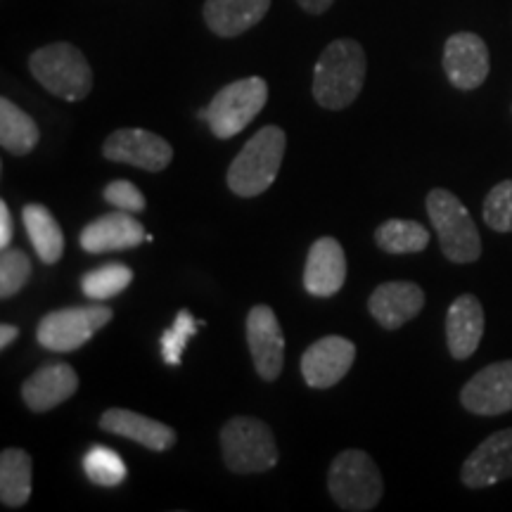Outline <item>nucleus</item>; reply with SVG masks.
Returning a JSON list of instances; mask_svg holds the SVG:
<instances>
[{"label": "nucleus", "instance_id": "5", "mask_svg": "<svg viewBox=\"0 0 512 512\" xmlns=\"http://www.w3.org/2000/svg\"><path fill=\"white\" fill-rule=\"evenodd\" d=\"M425 204L446 259L453 264H475L482 256V238L465 204L444 188L430 190Z\"/></svg>", "mask_w": 512, "mask_h": 512}, {"label": "nucleus", "instance_id": "8", "mask_svg": "<svg viewBox=\"0 0 512 512\" xmlns=\"http://www.w3.org/2000/svg\"><path fill=\"white\" fill-rule=\"evenodd\" d=\"M112 318L114 311L98 304L57 309L38 323L36 339L43 349L69 354V351L86 347V342H91L95 332L105 328Z\"/></svg>", "mask_w": 512, "mask_h": 512}, {"label": "nucleus", "instance_id": "14", "mask_svg": "<svg viewBox=\"0 0 512 512\" xmlns=\"http://www.w3.org/2000/svg\"><path fill=\"white\" fill-rule=\"evenodd\" d=\"M512 477V427L486 437L467 456L460 470V482L467 489H486Z\"/></svg>", "mask_w": 512, "mask_h": 512}, {"label": "nucleus", "instance_id": "4", "mask_svg": "<svg viewBox=\"0 0 512 512\" xmlns=\"http://www.w3.org/2000/svg\"><path fill=\"white\" fill-rule=\"evenodd\" d=\"M223 463L235 475H259L278 465V446L264 420L238 415L221 427Z\"/></svg>", "mask_w": 512, "mask_h": 512}, {"label": "nucleus", "instance_id": "7", "mask_svg": "<svg viewBox=\"0 0 512 512\" xmlns=\"http://www.w3.org/2000/svg\"><path fill=\"white\" fill-rule=\"evenodd\" d=\"M268 100V83L261 76H249L223 86L200 117L219 140L235 138L252 124Z\"/></svg>", "mask_w": 512, "mask_h": 512}, {"label": "nucleus", "instance_id": "12", "mask_svg": "<svg viewBox=\"0 0 512 512\" xmlns=\"http://www.w3.org/2000/svg\"><path fill=\"white\" fill-rule=\"evenodd\" d=\"M460 403L465 411L494 418L512 411V361H498L486 366L460 389Z\"/></svg>", "mask_w": 512, "mask_h": 512}, {"label": "nucleus", "instance_id": "19", "mask_svg": "<svg viewBox=\"0 0 512 512\" xmlns=\"http://www.w3.org/2000/svg\"><path fill=\"white\" fill-rule=\"evenodd\" d=\"M484 306L475 294H460L446 313V344L456 361H467L484 337Z\"/></svg>", "mask_w": 512, "mask_h": 512}, {"label": "nucleus", "instance_id": "16", "mask_svg": "<svg viewBox=\"0 0 512 512\" xmlns=\"http://www.w3.org/2000/svg\"><path fill=\"white\" fill-rule=\"evenodd\" d=\"M347 283V256L335 238H318L304 266V290L313 297H332Z\"/></svg>", "mask_w": 512, "mask_h": 512}, {"label": "nucleus", "instance_id": "1", "mask_svg": "<svg viewBox=\"0 0 512 512\" xmlns=\"http://www.w3.org/2000/svg\"><path fill=\"white\" fill-rule=\"evenodd\" d=\"M368 57L354 38H337L325 46L313 67V100L323 110H347L366 86Z\"/></svg>", "mask_w": 512, "mask_h": 512}, {"label": "nucleus", "instance_id": "18", "mask_svg": "<svg viewBox=\"0 0 512 512\" xmlns=\"http://www.w3.org/2000/svg\"><path fill=\"white\" fill-rule=\"evenodd\" d=\"M145 238L147 235L140 221L133 219V214H128V211L119 209L88 223L81 230V247L88 254L124 252V249L143 245Z\"/></svg>", "mask_w": 512, "mask_h": 512}, {"label": "nucleus", "instance_id": "17", "mask_svg": "<svg viewBox=\"0 0 512 512\" xmlns=\"http://www.w3.org/2000/svg\"><path fill=\"white\" fill-rule=\"evenodd\" d=\"M79 389V375L67 363H48L31 373L22 384V399L34 413H48Z\"/></svg>", "mask_w": 512, "mask_h": 512}, {"label": "nucleus", "instance_id": "13", "mask_svg": "<svg viewBox=\"0 0 512 512\" xmlns=\"http://www.w3.org/2000/svg\"><path fill=\"white\" fill-rule=\"evenodd\" d=\"M356 361V347L347 337L330 335L313 342L302 354V377L311 389H330L344 380Z\"/></svg>", "mask_w": 512, "mask_h": 512}, {"label": "nucleus", "instance_id": "25", "mask_svg": "<svg viewBox=\"0 0 512 512\" xmlns=\"http://www.w3.org/2000/svg\"><path fill=\"white\" fill-rule=\"evenodd\" d=\"M375 245L387 254H418L430 245V233L418 221L389 219L375 230Z\"/></svg>", "mask_w": 512, "mask_h": 512}, {"label": "nucleus", "instance_id": "10", "mask_svg": "<svg viewBox=\"0 0 512 512\" xmlns=\"http://www.w3.org/2000/svg\"><path fill=\"white\" fill-rule=\"evenodd\" d=\"M247 347L256 375L266 382L278 380L285 366V335L271 306H254L247 313Z\"/></svg>", "mask_w": 512, "mask_h": 512}, {"label": "nucleus", "instance_id": "11", "mask_svg": "<svg viewBox=\"0 0 512 512\" xmlns=\"http://www.w3.org/2000/svg\"><path fill=\"white\" fill-rule=\"evenodd\" d=\"M491 57L484 38L472 31H458L448 36L444 46V72L458 91H475L489 76Z\"/></svg>", "mask_w": 512, "mask_h": 512}, {"label": "nucleus", "instance_id": "9", "mask_svg": "<svg viewBox=\"0 0 512 512\" xmlns=\"http://www.w3.org/2000/svg\"><path fill=\"white\" fill-rule=\"evenodd\" d=\"M102 155L110 162L136 166V169L159 174L174 159V147L157 133L145 128H119L102 145Z\"/></svg>", "mask_w": 512, "mask_h": 512}, {"label": "nucleus", "instance_id": "23", "mask_svg": "<svg viewBox=\"0 0 512 512\" xmlns=\"http://www.w3.org/2000/svg\"><path fill=\"white\" fill-rule=\"evenodd\" d=\"M31 498V456L22 448L0 453V501L5 508H22Z\"/></svg>", "mask_w": 512, "mask_h": 512}, {"label": "nucleus", "instance_id": "26", "mask_svg": "<svg viewBox=\"0 0 512 512\" xmlns=\"http://www.w3.org/2000/svg\"><path fill=\"white\" fill-rule=\"evenodd\" d=\"M133 271L124 264H105L95 271H88L81 278V290L88 299L105 302V299L117 297L131 285Z\"/></svg>", "mask_w": 512, "mask_h": 512}, {"label": "nucleus", "instance_id": "28", "mask_svg": "<svg viewBox=\"0 0 512 512\" xmlns=\"http://www.w3.org/2000/svg\"><path fill=\"white\" fill-rule=\"evenodd\" d=\"M202 325V320H197L188 309L178 311L174 325H171V328L162 335V339H159V347H162V358L166 366H181L185 347H188V342L197 335V330H200Z\"/></svg>", "mask_w": 512, "mask_h": 512}, {"label": "nucleus", "instance_id": "31", "mask_svg": "<svg viewBox=\"0 0 512 512\" xmlns=\"http://www.w3.org/2000/svg\"><path fill=\"white\" fill-rule=\"evenodd\" d=\"M102 197H105V202H110L112 207L128 211V214H140V211H145L147 207L145 195L131 181H112L105 190H102Z\"/></svg>", "mask_w": 512, "mask_h": 512}, {"label": "nucleus", "instance_id": "6", "mask_svg": "<svg viewBox=\"0 0 512 512\" xmlns=\"http://www.w3.org/2000/svg\"><path fill=\"white\" fill-rule=\"evenodd\" d=\"M328 491L342 510H373L384 494V482L375 460L366 451L349 448L332 460L328 472Z\"/></svg>", "mask_w": 512, "mask_h": 512}, {"label": "nucleus", "instance_id": "27", "mask_svg": "<svg viewBox=\"0 0 512 512\" xmlns=\"http://www.w3.org/2000/svg\"><path fill=\"white\" fill-rule=\"evenodd\" d=\"M83 472L98 486H119L128 475L126 463L121 460L119 453H114L107 446H93L83 456Z\"/></svg>", "mask_w": 512, "mask_h": 512}, {"label": "nucleus", "instance_id": "32", "mask_svg": "<svg viewBox=\"0 0 512 512\" xmlns=\"http://www.w3.org/2000/svg\"><path fill=\"white\" fill-rule=\"evenodd\" d=\"M12 235H15V226H12L10 207L5 202H0V247H3V252L10 249Z\"/></svg>", "mask_w": 512, "mask_h": 512}, {"label": "nucleus", "instance_id": "22", "mask_svg": "<svg viewBox=\"0 0 512 512\" xmlns=\"http://www.w3.org/2000/svg\"><path fill=\"white\" fill-rule=\"evenodd\" d=\"M22 216L24 228H27V235L36 249L38 259L46 266L57 264L64 254V235L55 216L43 204H27L22 209Z\"/></svg>", "mask_w": 512, "mask_h": 512}, {"label": "nucleus", "instance_id": "3", "mask_svg": "<svg viewBox=\"0 0 512 512\" xmlns=\"http://www.w3.org/2000/svg\"><path fill=\"white\" fill-rule=\"evenodd\" d=\"M29 72L55 98L86 100L93 91V69L74 43L57 41L29 55Z\"/></svg>", "mask_w": 512, "mask_h": 512}, {"label": "nucleus", "instance_id": "29", "mask_svg": "<svg viewBox=\"0 0 512 512\" xmlns=\"http://www.w3.org/2000/svg\"><path fill=\"white\" fill-rule=\"evenodd\" d=\"M486 226L496 233H512V178L491 188L482 207Z\"/></svg>", "mask_w": 512, "mask_h": 512}, {"label": "nucleus", "instance_id": "15", "mask_svg": "<svg viewBox=\"0 0 512 512\" xmlns=\"http://www.w3.org/2000/svg\"><path fill=\"white\" fill-rule=\"evenodd\" d=\"M370 316L384 330H399L425 309V292L420 285L408 280L384 283L370 294Z\"/></svg>", "mask_w": 512, "mask_h": 512}, {"label": "nucleus", "instance_id": "34", "mask_svg": "<svg viewBox=\"0 0 512 512\" xmlns=\"http://www.w3.org/2000/svg\"><path fill=\"white\" fill-rule=\"evenodd\" d=\"M19 335V330L15 328V325H8L5 323L3 328H0V349H8L12 342H15Z\"/></svg>", "mask_w": 512, "mask_h": 512}, {"label": "nucleus", "instance_id": "21", "mask_svg": "<svg viewBox=\"0 0 512 512\" xmlns=\"http://www.w3.org/2000/svg\"><path fill=\"white\" fill-rule=\"evenodd\" d=\"M271 10V0H204L202 17L211 34L235 38L254 29Z\"/></svg>", "mask_w": 512, "mask_h": 512}, {"label": "nucleus", "instance_id": "33", "mask_svg": "<svg viewBox=\"0 0 512 512\" xmlns=\"http://www.w3.org/2000/svg\"><path fill=\"white\" fill-rule=\"evenodd\" d=\"M297 3L309 15H323V12H328L335 5V0H297Z\"/></svg>", "mask_w": 512, "mask_h": 512}, {"label": "nucleus", "instance_id": "20", "mask_svg": "<svg viewBox=\"0 0 512 512\" xmlns=\"http://www.w3.org/2000/svg\"><path fill=\"white\" fill-rule=\"evenodd\" d=\"M100 427L105 432L117 434V437L136 441V444L150 448L155 453L169 451L178 439L174 427L147 418V415L126 411V408H110V411L102 413Z\"/></svg>", "mask_w": 512, "mask_h": 512}, {"label": "nucleus", "instance_id": "30", "mask_svg": "<svg viewBox=\"0 0 512 512\" xmlns=\"http://www.w3.org/2000/svg\"><path fill=\"white\" fill-rule=\"evenodd\" d=\"M31 261L22 249H5L0 259V297L12 299L29 283Z\"/></svg>", "mask_w": 512, "mask_h": 512}, {"label": "nucleus", "instance_id": "24", "mask_svg": "<svg viewBox=\"0 0 512 512\" xmlns=\"http://www.w3.org/2000/svg\"><path fill=\"white\" fill-rule=\"evenodd\" d=\"M41 140L36 121L27 112L19 110L15 102L8 98L0 100V145L5 152L15 157H24L34 152V147Z\"/></svg>", "mask_w": 512, "mask_h": 512}, {"label": "nucleus", "instance_id": "2", "mask_svg": "<svg viewBox=\"0 0 512 512\" xmlns=\"http://www.w3.org/2000/svg\"><path fill=\"white\" fill-rule=\"evenodd\" d=\"M285 147L287 136L283 128L264 126L256 131L230 164L226 176L230 192L249 200L271 188L283 164Z\"/></svg>", "mask_w": 512, "mask_h": 512}]
</instances>
